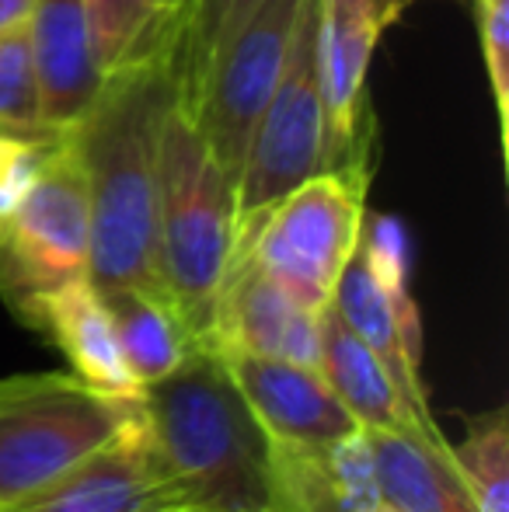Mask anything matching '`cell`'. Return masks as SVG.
Returning <instances> with one entry per match:
<instances>
[{"label": "cell", "mask_w": 509, "mask_h": 512, "mask_svg": "<svg viewBox=\"0 0 509 512\" xmlns=\"http://www.w3.org/2000/svg\"><path fill=\"white\" fill-rule=\"evenodd\" d=\"M164 464L196 512H276L269 436L210 345H199L168 380L143 391Z\"/></svg>", "instance_id": "cell-2"}, {"label": "cell", "mask_w": 509, "mask_h": 512, "mask_svg": "<svg viewBox=\"0 0 509 512\" xmlns=\"http://www.w3.org/2000/svg\"><path fill=\"white\" fill-rule=\"evenodd\" d=\"M88 255V182L67 133L21 203L0 216V297L25 321L39 297L88 279Z\"/></svg>", "instance_id": "cell-7"}, {"label": "cell", "mask_w": 509, "mask_h": 512, "mask_svg": "<svg viewBox=\"0 0 509 512\" xmlns=\"http://www.w3.org/2000/svg\"><path fill=\"white\" fill-rule=\"evenodd\" d=\"M356 251H360L370 276L377 279V286L384 290V297L391 300L405 335L422 349L419 307H415L412 286H408V279H412V241H408L405 223L391 213H363L360 248Z\"/></svg>", "instance_id": "cell-23"}, {"label": "cell", "mask_w": 509, "mask_h": 512, "mask_svg": "<svg viewBox=\"0 0 509 512\" xmlns=\"http://www.w3.org/2000/svg\"><path fill=\"white\" fill-rule=\"evenodd\" d=\"M321 147H325V105H321L318 70V0H304L283 77L258 119L234 189V209H238L234 255L252 244L258 223L286 192L318 175Z\"/></svg>", "instance_id": "cell-6"}, {"label": "cell", "mask_w": 509, "mask_h": 512, "mask_svg": "<svg viewBox=\"0 0 509 512\" xmlns=\"http://www.w3.org/2000/svg\"><path fill=\"white\" fill-rule=\"evenodd\" d=\"M28 49L42 95V119L67 133L84 119L105 84L81 0H35L25 18Z\"/></svg>", "instance_id": "cell-13"}, {"label": "cell", "mask_w": 509, "mask_h": 512, "mask_svg": "<svg viewBox=\"0 0 509 512\" xmlns=\"http://www.w3.org/2000/svg\"><path fill=\"white\" fill-rule=\"evenodd\" d=\"M98 297L109 310L112 331H116L119 352H123L129 373L143 391L168 380L199 349V342L182 324L178 310L157 293L123 286V290H105Z\"/></svg>", "instance_id": "cell-19"}, {"label": "cell", "mask_w": 509, "mask_h": 512, "mask_svg": "<svg viewBox=\"0 0 509 512\" xmlns=\"http://www.w3.org/2000/svg\"><path fill=\"white\" fill-rule=\"evenodd\" d=\"M478 42L489 70L492 98L499 112V136L503 150L509 147V0H492L478 7Z\"/></svg>", "instance_id": "cell-25"}, {"label": "cell", "mask_w": 509, "mask_h": 512, "mask_svg": "<svg viewBox=\"0 0 509 512\" xmlns=\"http://www.w3.org/2000/svg\"><path fill=\"white\" fill-rule=\"evenodd\" d=\"M238 244L234 182L182 105H171L157 147V269L171 307L199 345Z\"/></svg>", "instance_id": "cell-3"}, {"label": "cell", "mask_w": 509, "mask_h": 512, "mask_svg": "<svg viewBox=\"0 0 509 512\" xmlns=\"http://www.w3.org/2000/svg\"><path fill=\"white\" fill-rule=\"evenodd\" d=\"M269 481L276 512H374L384 506L363 429L325 446L269 439Z\"/></svg>", "instance_id": "cell-14"}, {"label": "cell", "mask_w": 509, "mask_h": 512, "mask_svg": "<svg viewBox=\"0 0 509 512\" xmlns=\"http://www.w3.org/2000/svg\"><path fill=\"white\" fill-rule=\"evenodd\" d=\"M475 4H478V7H482V4H492V0H475Z\"/></svg>", "instance_id": "cell-29"}, {"label": "cell", "mask_w": 509, "mask_h": 512, "mask_svg": "<svg viewBox=\"0 0 509 512\" xmlns=\"http://www.w3.org/2000/svg\"><path fill=\"white\" fill-rule=\"evenodd\" d=\"M370 182L374 175L318 171L265 213L245 251L297 304L325 310L360 248Z\"/></svg>", "instance_id": "cell-5"}, {"label": "cell", "mask_w": 509, "mask_h": 512, "mask_svg": "<svg viewBox=\"0 0 509 512\" xmlns=\"http://www.w3.org/2000/svg\"><path fill=\"white\" fill-rule=\"evenodd\" d=\"M318 373L339 394L342 405L353 411L360 429H398L422 439H433V443H447L433 418L419 415L412 408V401L391 380L387 366L346 328V321L335 314L332 304L321 310Z\"/></svg>", "instance_id": "cell-16"}, {"label": "cell", "mask_w": 509, "mask_h": 512, "mask_svg": "<svg viewBox=\"0 0 509 512\" xmlns=\"http://www.w3.org/2000/svg\"><path fill=\"white\" fill-rule=\"evenodd\" d=\"M300 4L304 0H265L213 60L196 102L185 108L234 189H238L258 119L283 77Z\"/></svg>", "instance_id": "cell-8"}, {"label": "cell", "mask_w": 509, "mask_h": 512, "mask_svg": "<svg viewBox=\"0 0 509 512\" xmlns=\"http://www.w3.org/2000/svg\"><path fill=\"white\" fill-rule=\"evenodd\" d=\"M0 512H196L164 464L147 411L53 485Z\"/></svg>", "instance_id": "cell-10"}, {"label": "cell", "mask_w": 509, "mask_h": 512, "mask_svg": "<svg viewBox=\"0 0 509 512\" xmlns=\"http://www.w3.org/2000/svg\"><path fill=\"white\" fill-rule=\"evenodd\" d=\"M67 136V133H63ZM63 136H49V140H28V136L0 133V216H7L21 203L39 171L53 157V150L63 143Z\"/></svg>", "instance_id": "cell-26"}, {"label": "cell", "mask_w": 509, "mask_h": 512, "mask_svg": "<svg viewBox=\"0 0 509 512\" xmlns=\"http://www.w3.org/2000/svg\"><path fill=\"white\" fill-rule=\"evenodd\" d=\"M381 499L394 512H478L450 464V443L398 429H363Z\"/></svg>", "instance_id": "cell-17"}, {"label": "cell", "mask_w": 509, "mask_h": 512, "mask_svg": "<svg viewBox=\"0 0 509 512\" xmlns=\"http://www.w3.org/2000/svg\"><path fill=\"white\" fill-rule=\"evenodd\" d=\"M210 349L252 352L286 363H321V310L290 297L252 255H234L213 310Z\"/></svg>", "instance_id": "cell-11"}, {"label": "cell", "mask_w": 509, "mask_h": 512, "mask_svg": "<svg viewBox=\"0 0 509 512\" xmlns=\"http://www.w3.org/2000/svg\"><path fill=\"white\" fill-rule=\"evenodd\" d=\"M408 0H318V70L325 105L321 171L374 175L377 119L367 95V70L381 35Z\"/></svg>", "instance_id": "cell-9"}, {"label": "cell", "mask_w": 509, "mask_h": 512, "mask_svg": "<svg viewBox=\"0 0 509 512\" xmlns=\"http://www.w3.org/2000/svg\"><path fill=\"white\" fill-rule=\"evenodd\" d=\"M0 133L28 136V140L63 136L42 119L39 77H35L25 25L0 35Z\"/></svg>", "instance_id": "cell-24"}, {"label": "cell", "mask_w": 509, "mask_h": 512, "mask_svg": "<svg viewBox=\"0 0 509 512\" xmlns=\"http://www.w3.org/2000/svg\"><path fill=\"white\" fill-rule=\"evenodd\" d=\"M217 352L241 401L272 443L325 446L360 429L353 411L342 405L339 394L314 366L252 356V352Z\"/></svg>", "instance_id": "cell-12"}, {"label": "cell", "mask_w": 509, "mask_h": 512, "mask_svg": "<svg viewBox=\"0 0 509 512\" xmlns=\"http://www.w3.org/2000/svg\"><path fill=\"white\" fill-rule=\"evenodd\" d=\"M450 464L478 512H509V425L506 408L468 418V432L447 446Z\"/></svg>", "instance_id": "cell-22"}, {"label": "cell", "mask_w": 509, "mask_h": 512, "mask_svg": "<svg viewBox=\"0 0 509 512\" xmlns=\"http://www.w3.org/2000/svg\"><path fill=\"white\" fill-rule=\"evenodd\" d=\"M143 415V398L98 391L77 373H18L0 380V509L109 446Z\"/></svg>", "instance_id": "cell-4"}, {"label": "cell", "mask_w": 509, "mask_h": 512, "mask_svg": "<svg viewBox=\"0 0 509 512\" xmlns=\"http://www.w3.org/2000/svg\"><path fill=\"white\" fill-rule=\"evenodd\" d=\"M408 4H412V0H408Z\"/></svg>", "instance_id": "cell-30"}, {"label": "cell", "mask_w": 509, "mask_h": 512, "mask_svg": "<svg viewBox=\"0 0 509 512\" xmlns=\"http://www.w3.org/2000/svg\"><path fill=\"white\" fill-rule=\"evenodd\" d=\"M25 324L42 331L70 359L77 377L88 380L91 387L119 394V398H143V387L133 380L119 352L109 310L88 279H77L39 297L28 310Z\"/></svg>", "instance_id": "cell-15"}, {"label": "cell", "mask_w": 509, "mask_h": 512, "mask_svg": "<svg viewBox=\"0 0 509 512\" xmlns=\"http://www.w3.org/2000/svg\"><path fill=\"white\" fill-rule=\"evenodd\" d=\"M374 512H394V509H387V506H377Z\"/></svg>", "instance_id": "cell-28"}, {"label": "cell", "mask_w": 509, "mask_h": 512, "mask_svg": "<svg viewBox=\"0 0 509 512\" xmlns=\"http://www.w3.org/2000/svg\"><path fill=\"white\" fill-rule=\"evenodd\" d=\"M175 102L171 63H140L105 74L84 119L67 129L88 182V283L98 293L129 286L164 297L157 269V147Z\"/></svg>", "instance_id": "cell-1"}, {"label": "cell", "mask_w": 509, "mask_h": 512, "mask_svg": "<svg viewBox=\"0 0 509 512\" xmlns=\"http://www.w3.org/2000/svg\"><path fill=\"white\" fill-rule=\"evenodd\" d=\"M265 0H189L175 53H171V77L178 88V105L189 108L210 74L213 60L227 49V42L248 25V18Z\"/></svg>", "instance_id": "cell-21"}, {"label": "cell", "mask_w": 509, "mask_h": 512, "mask_svg": "<svg viewBox=\"0 0 509 512\" xmlns=\"http://www.w3.org/2000/svg\"><path fill=\"white\" fill-rule=\"evenodd\" d=\"M332 310L346 321V328L374 352L377 359L387 366L391 380L398 384V391L412 401V408L419 415H429V394L426 384L419 377L422 349L405 335L398 314H394L391 300L384 297V290L377 286V279L370 276V269L363 265L360 251L349 258V265L342 269L339 286H335Z\"/></svg>", "instance_id": "cell-18"}, {"label": "cell", "mask_w": 509, "mask_h": 512, "mask_svg": "<svg viewBox=\"0 0 509 512\" xmlns=\"http://www.w3.org/2000/svg\"><path fill=\"white\" fill-rule=\"evenodd\" d=\"M32 4L35 0H0V35L11 32V28H18V25H25Z\"/></svg>", "instance_id": "cell-27"}, {"label": "cell", "mask_w": 509, "mask_h": 512, "mask_svg": "<svg viewBox=\"0 0 509 512\" xmlns=\"http://www.w3.org/2000/svg\"><path fill=\"white\" fill-rule=\"evenodd\" d=\"M105 74L175 53L189 0H81Z\"/></svg>", "instance_id": "cell-20"}]
</instances>
